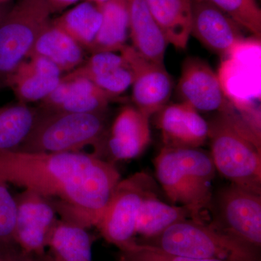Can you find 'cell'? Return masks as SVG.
Masks as SVG:
<instances>
[{
	"instance_id": "1",
	"label": "cell",
	"mask_w": 261,
	"mask_h": 261,
	"mask_svg": "<svg viewBox=\"0 0 261 261\" xmlns=\"http://www.w3.org/2000/svg\"><path fill=\"white\" fill-rule=\"evenodd\" d=\"M121 175L94 153L0 151V180L53 200L58 215L97 226Z\"/></svg>"
},
{
	"instance_id": "2",
	"label": "cell",
	"mask_w": 261,
	"mask_h": 261,
	"mask_svg": "<svg viewBox=\"0 0 261 261\" xmlns=\"http://www.w3.org/2000/svg\"><path fill=\"white\" fill-rule=\"evenodd\" d=\"M211 159L231 183L261 194L260 135L233 107L208 123Z\"/></svg>"
},
{
	"instance_id": "3",
	"label": "cell",
	"mask_w": 261,
	"mask_h": 261,
	"mask_svg": "<svg viewBox=\"0 0 261 261\" xmlns=\"http://www.w3.org/2000/svg\"><path fill=\"white\" fill-rule=\"evenodd\" d=\"M154 165L158 180L171 202L200 214L210 207L216 170L211 155L199 148L163 146Z\"/></svg>"
},
{
	"instance_id": "4",
	"label": "cell",
	"mask_w": 261,
	"mask_h": 261,
	"mask_svg": "<svg viewBox=\"0 0 261 261\" xmlns=\"http://www.w3.org/2000/svg\"><path fill=\"white\" fill-rule=\"evenodd\" d=\"M135 241L178 256L222 261H260V250L203 221H180L157 236Z\"/></svg>"
},
{
	"instance_id": "5",
	"label": "cell",
	"mask_w": 261,
	"mask_h": 261,
	"mask_svg": "<svg viewBox=\"0 0 261 261\" xmlns=\"http://www.w3.org/2000/svg\"><path fill=\"white\" fill-rule=\"evenodd\" d=\"M39 110V118L32 132L15 150L73 152L92 145L96 152L107 136V112L75 113Z\"/></svg>"
},
{
	"instance_id": "6",
	"label": "cell",
	"mask_w": 261,
	"mask_h": 261,
	"mask_svg": "<svg viewBox=\"0 0 261 261\" xmlns=\"http://www.w3.org/2000/svg\"><path fill=\"white\" fill-rule=\"evenodd\" d=\"M47 0H19L0 24V87L29 58L53 13Z\"/></svg>"
},
{
	"instance_id": "7",
	"label": "cell",
	"mask_w": 261,
	"mask_h": 261,
	"mask_svg": "<svg viewBox=\"0 0 261 261\" xmlns=\"http://www.w3.org/2000/svg\"><path fill=\"white\" fill-rule=\"evenodd\" d=\"M157 192L155 181L144 171L121 179L95 226L102 238L120 250L133 243L141 205Z\"/></svg>"
},
{
	"instance_id": "8",
	"label": "cell",
	"mask_w": 261,
	"mask_h": 261,
	"mask_svg": "<svg viewBox=\"0 0 261 261\" xmlns=\"http://www.w3.org/2000/svg\"><path fill=\"white\" fill-rule=\"evenodd\" d=\"M219 219L211 226L260 250L261 194L231 183L217 196Z\"/></svg>"
},
{
	"instance_id": "9",
	"label": "cell",
	"mask_w": 261,
	"mask_h": 261,
	"mask_svg": "<svg viewBox=\"0 0 261 261\" xmlns=\"http://www.w3.org/2000/svg\"><path fill=\"white\" fill-rule=\"evenodd\" d=\"M15 197V244L29 256L42 261L48 238L58 219L56 206L50 199L28 189Z\"/></svg>"
},
{
	"instance_id": "10",
	"label": "cell",
	"mask_w": 261,
	"mask_h": 261,
	"mask_svg": "<svg viewBox=\"0 0 261 261\" xmlns=\"http://www.w3.org/2000/svg\"><path fill=\"white\" fill-rule=\"evenodd\" d=\"M133 74L132 100L135 108L150 117L163 109L171 97L173 81L165 65L145 59L132 46L120 51Z\"/></svg>"
},
{
	"instance_id": "11",
	"label": "cell",
	"mask_w": 261,
	"mask_h": 261,
	"mask_svg": "<svg viewBox=\"0 0 261 261\" xmlns=\"http://www.w3.org/2000/svg\"><path fill=\"white\" fill-rule=\"evenodd\" d=\"M242 28L207 0H192L191 35L221 56H231L247 44Z\"/></svg>"
},
{
	"instance_id": "12",
	"label": "cell",
	"mask_w": 261,
	"mask_h": 261,
	"mask_svg": "<svg viewBox=\"0 0 261 261\" xmlns=\"http://www.w3.org/2000/svg\"><path fill=\"white\" fill-rule=\"evenodd\" d=\"M178 92L182 102L198 112H226L233 107L214 70L205 61L195 57L184 62Z\"/></svg>"
},
{
	"instance_id": "13",
	"label": "cell",
	"mask_w": 261,
	"mask_h": 261,
	"mask_svg": "<svg viewBox=\"0 0 261 261\" xmlns=\"http://www.w3.org/2000/svg\"><path fill=\"white\" fill-rule=\"evenodd\" d=\"M149 118L137 108H123L108 130L100 148L94 154L101 159L107 154L112 163L139 157L150 142Z\"/></svg>"
},
{
	"instance_id": "14",
	"label": "cell",
	"mask_w": 261,
	"mask_h": 261,
	"mask_svg": "<svg viewBox=\"0 0 261 261\" xmlns=\"http://www.w3.org/2000/svg\"><path fill=\"white\" fill-rule=\"evenodd\" d=\"M158 113L165 147L199 148L208 139V123L187 103L167 105Z\"/></svg>"
},
{
	"instance_id": "15",
	"label": "cell",
	"mask_w": 261,
	"mask_h": 261,
	"mask_svg": "<svg viewBox=\"0 0 261 261\" xmlns=\"http://www.w3.org/2000/svg\"><path fill=\"white\" fill-rule=\"evenodd\" d=\"M114 98L87 79L65 75L44 103L56 112L105 113Z\"/></svg>"
},
{
	"instance_id": "16",
	"label": "cell",
	"mask_w": 261,
	"mask_h": 261,
	"mask_svg": "<svg viewBox=\"0 0 261 261\" xmlns=\"http://www.w3.org/2000/svg\"><path fill=\"white\" fill-rule=\"evenodd\" d=\"M66 76L87 79L113 97H118L132 86L133 74L121 54L112 51L92 53V56Z\"/></svg>"
},
{
	"instance_id": "17",
	"label": "cell",
	"mask_w": 261,
	"mask_h": 261,
	"mask_svg": "<svg viewBox=\"0 0 261 261\" xmlns=\"http://www.w3.org/2000/svg\"><path fill=\"white\" fill-rule=\"evenodd\" d=\"M129 35L132 47L139 54L149 61L164 65L169 43L145 0L129 1Z\"/></svg>"
},
{
	"instance_id": "18",
	"label": "cell",
	"mask_w": 261,
	"mask_h": 261,
	"mask_svg": "<svg viewBox=\"0 0 261 261\" xmlns=\"http://www.w3.org/2000/svg\"><path fill=\"white\" fill-rule=\"evenodd\" d=\"M87 229L72 220L58 219L42 261H92V239Z\"/></svg>"
},
{
	"instance_id": "19",
	"label": "cell",
	"mask_w": 261,
	"mask_h": 261,
	"mask_svg": "<svg viewBox=\"0 0 261 261\" xmlns=\"http://www.w3.org/2000/svg\"><path fill=\"white\" fill-rule=\"evenodd\" d=\"M42 56L54 63L63 72L73 71L84 63V48L53 21L39 36L29 58Z\"/></svg>"
},
{
	"instance_id": "20",
	"label": "cell",
	"mask_w": 261,
	"mask_h": 261,
	"mask_svg": "<svg viewBox=\"0 0 261 261\" xmlns=\"http://www.w3.org/2000/svg\"><path fill=\"white\" fill-rule=\"evenodd\" d=\"M168 43L185 49L191 35L192 0H145Z\"/></svg>"
},
{
	"instance_id": "21",
	"label": "cell",
	"mask_w": 261,
	"mask_h": 261,
	"mask_svg": "<svg viewBox=\"0 0 261 261\" xmlns=\"http://www.w3.org/2000/svg\"><path fill=\"white\" fill-rule=\"evenodd\" d=\"M202 214L185 205L165 203L158 196H152L142 202L137 216L136 234L142 239L153 238L172 225L186 221H202Z\"/></svg>"
},
{
	"instance_id": "22",
	"label": "cell",
	"mask_w": 261,
	"mask_h": 261,
	"mask_svg": "<svg viewBox=\"0 0 261 261\" xmlns=\"http://www.w3.org/2000/svg\"><path fill=\"white\" fill-rule=\"evenodd\" d=\"M130 0H108L98 5L102 13L100 28L89 51H120L129 34Z\"/></svg>"
},
{
	"instance_id": "23",
	"label": "cell",
	"mask_w": 261,
	"mask_h": 261,
	"mask_svg": "<svg viewBox=\"0 0 261 261\" xmlns=\"http://www.w3.org/2000/svg\"><path fill=\"white\" fill-rule=\"evenodd\" d=\"M40 110L18 102L0 108V151L15 150L32 132Z\"/></svg>"
},
{
	"instance_id": "24",
	"label": "cell",
	"mask_w": 261,
	"mask_h": 261,
	"mask_svg": "<svg viewBox=\"0 0 261 261\" xmlns=\"http://www.w3.org/2000/svg\"><path fill=\"white\" fill-rule=\"evenodd\" d=\"M102 15L98 5L84 2L65 12L53 23L63 29L84 49L89 50L102 23Z\"/></svg>"
},
{
	"instance_id": "25",
	"label": "cell",
	"mask_w": 261,
	"mask_h": 261,
	"mask_svg": "<svg viewBox=\"0 0 261 261\" xmlns=\"http://www.w3.org/2000/svg\"><path fill=\"white\" fill-rule=\"evenodd\" d=\"M61 78L40 74L33 70L28 61H25L10 75L6 86L13 89L19 102H41L54 90Z\"/></svg>"
},
{
	"instance_id": "26",
	"label": "cell",
	"mask_w": 261,
	"mask_h": 261,
	"mask_svg": "<svg viewBox=\"0 0 261 261\" xmlns=\"http://www.w3.org/2000/svg\"><path fill=\"white\" fill-rule=\"evenodd\" d=\"M257 39L261 37V10L255 0H207Z\"/></svg>"
},
{
	"instance_id": "27",
	"label": "cell",
	"mask_w": 261,
	"mask_h": 261,
	"mask_svg": "<svg viewBox=\"0 0 261 261\" xmlns=\"http://www.w3.org/2000/svg\"><path fill=\"white\" fill-rule=\"evenodd\" d=\"M8 184L0 180V250L15 246L16 201L10 193Z\"/></svg>"
},
{
	"instance_id": "28",
	"label": "cell",
	"mask_w": 261,
	"mask_h": 261,
	"mask_svg": "<svg viewBox=\"0 0 261 261\" xmlns=\"http://www.w3.org/2000/svg\"><path fill=\"white\" fill-rule=\"evenodd\" d=\"M121 256L127 261H222L178 256L163 252L157 247L135 241L121 250Z\"/></svg>"
},
{
	"instance_id": "29",
	"label": "cell",
	"mask_w": 261,
	"mask_h": 261,
	"mask_svg": "<svg viewBox=\"0 0 261 261\" xmlns=\"http://www.w3.org/2000/svg\"><path fill=\"white\" fill-rule=\"evenodd\" d=\"M0 261H37L24 253L17 245L0 250Z\"/></svg>"
},
{
	"instance_id": "30",
	"label": "cell",
	"mask_w": 261,
	"mask_h": 261,
	"mask_svg": "<svg viewBox=\"0 0 261 261\" xmlns=\"http://www.w3.org/2000/svg\"><path fill=\"white\" fill-rule=\"evenodd\" d=\"M78 1L79 0H47L53 12L65 9Z\"/></svg>"
},
{
	"instance_id": "31",
	"label": "cell",
	"mask_w": 261,
	"mask_h": 261,
	"mask_svg": "<svg viewBox=\"0 0 261 261\" xmlns=\"http://www.w3.org/2000/svg\"><path fill=\"white\" fill-rule=\"evenodd\" d=\"M8 10H5L3 7L0 5V24L2 23L3 20H4L5 15L8 13Z\"/></svg>"
},
{
	"instance_id": "32",
	"label": "cell",
	"mask_w": 261,
	"mask_h": 261,
	"mask_svg": "<svg viewBox=\"0 0 261 261\" xmlns=\"http://www.w3.org/2000/svg\"><path fill=\"white\" fill-rule=\"evenodd\" d=\"M87 1L90 2V3H93V4L100 5L104 4V3L108 2V0H87Z\"/></svg>"
},
{
	"instance_id": "33",
	"label": "cell",
	"mask_w": 261,
	"mask_h": 261,
	"mask_svg": "<svg viewBox=\"0 0 261 261\" xmlns=\"http://www.w3.org/2000/svg\"><path fill=\"white\" fill-rule=\"evenodd\" d=\"M119 261H127V260H125V259L123 258V257H121V258H120Z\"/></svg>"
},
{
	"instance_id": "34",
	"label": "cell",
	"mask_w": 261,
	"mask_h": 261,
	"mask_svg": "<svg viewBox=\"0 0 261 261\" xmlns=\"http://www.w3.org/2000/svg\"><path fill=\"white\" fill-rule=\"evenodd\" d=\"M6 1V0H0V3H3V2Z\"/></svg>"
}]
</instances>
